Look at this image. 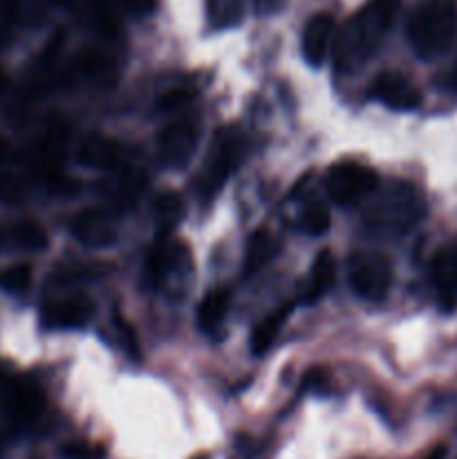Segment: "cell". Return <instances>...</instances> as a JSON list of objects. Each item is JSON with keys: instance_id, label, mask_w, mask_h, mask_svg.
I'll return each mask as SVG.
<instances>
[{"instance_id": "8fae6325", "label": "cell", "mask_w": 457, "mask_h": 459, "mask_svg": "<svg viewBox=\"0 0 457 459\" xmlns=\"http://www.w3.org/2000/svg\"><path fill=\"white\" fill-rule=\"evenodd\" d=\"M334 39V18L330 13H314L303 30V56L309 65H321L330 54Z\"/></svg>"}, {"instance_id": "7c38bea8", "label": "cell", "mask_w": 457, "mask_h": 459, "mask_svg": "<svg viewBox=\"0 0 457 459\" xmlns=\"http://www.w3.org/2000/svg\"><path fill=\"white\" fill-rule=\"evenodd\" d=\"M76 157L83 166L94 170H115L121 166V148L101 133H88L76 148Z\"/></svg>"}, {"instance_id": "83f0119b", "label": "cell", "mask_w": 457, "mask_h": 459, "mask_svg": "<svg viewBox=\"0 0 457 459\" xmlns=\"http://www.w3.org/2000/svg\"><path fill=\"white\" fill-rule=\"evenodd\" d=\"M453 85L457 88V63H455V70H453Z\"/></svg>"}, {"instance_id": "cb8c5ba5", "label": "cell", "mask_w": 457, "mask_h": 459, "mask_svg": "<svg viewBox=\"0 0 457 459\" xmlns=\"http://www.w3.org/2000/svg\"><path fill=\"white\" fill-rule=\"evenodd\" d=\"M188 101H191V92L188 90H168V92L157 99V108L161 112H175L186 106Z\"/></svg>"}, {"instance_id": "9c48e42d", "label": "cell", "mask_w": 457, "mask_h": 459, "mask_svg": "<svg viewBox=\"0 0 457 459\" xmlns=\"http://www.w3.org/2000/svg\"><path fill=\"white\" fill-rule=\"evenodd\" d=\"M372 94L392 110H415L421 103V92L397 72H381L372 83Z\"/></svg>"}, {"instance_id": "8992f818", "label": "cell", "mask_w": 457, "mask_h": 459, "mask_svg": "<svg viewBox=\"0 0 457 459\" xmlns=\"http://www.w3.org/2000/svg\"><path fill=\"white\" fill-rule=\"evenodd\" d=\"M200 142V119L195 115H184L170 121L160 134L157 152L166 169H184L191 161Z\"/></svg>"}, {"instance_id": "30bf717a", "label": "cell", "mask_w": 457, "mask_h": 459, "mask_svg": "<svg viewBox=\"0 0 457 459\" xmlns=\"http://www.w3.org/2000/svg\"><path fill=\"white\" fill-rule=\"evenodd\" d=\"M72 233L79 242H83L85 247H92V249H99V247H108L116 240V229L115 222L108 213L99 209L83 211L74 218L72 222Z\"/></svg>"}, {"instance_id": "44dd1931", "label": "cell", "mask_w": 457, "mask_h": 459, "mask_svg": "<svg viewBox=\"0 0 457 459\" xmlns=\"http://www.w3.org/2000/svg\"><path fill=\"white\" fill-rule=\"evenodd\" d=\"M12 238L21 249L27 251H40L47 245V233L43 231V227H40L39 222H31V220L18 222L16 227H13Z\"/></svg>"}, {"instance_id": "7402d4cb", "label": "cell", "mask_w": 457, "mask_h": 459, "mask_svg": "<svg viewBox=\"0 0 457 459\" xmlns=\"http://www.w3.org/2000/svg\"><path fill=\"white\" fill-rule=\"evenodd\" d=\"M330 211L321 202H309L303 211V227L309 236H325L330 231Z\"/></svg>"}, {"instance_id": "d4e9b609", "label": "cell", "mask_w": 457, "mask_h": 459, "mask_svg": "<svg viewBox=\"0 0 457 459\" xmlns=\"http://www.w3.org/2000/svg\"><path fill=\"white\" fill-rule=\"evenodd\" d=\"M115 323H116V330H119V334H124V345L130 350V354H133V357H137L139 343H137V336H134L133 327H130L128 323L124 321V316H119V314H115Z\"/></svg>"}, {"instance_id": "3957f363", "label": "cell", "mask_w": 457, "mask_h": 459, "mask_svg": "<svg viewBox=\"0 0 457 459\" xmlns=\"http://www.w3.org/2000/svg\"><path fill=\"white\" fill-rule=\"evenodd\" d=\"M426 204L410 184L397 182L381 193L366 222L375 233H403L424 218Z\"/></svg>"}, {"instance_id": "ba28073f", "label": "cell", "mask_w": 457, "mask_h": 459, "mask_svg": "<svg viewBox=\"0 0 457 459\" xmlns=\"http://www.w3.org/2000/svg\"><path fill=\"white\" fill-rule=\"evenodd\" d=\"M148 264H151V273L157 285L170 287V290L184 285L193 272L191 251L186 249L184 242L170 240L168 236L160 238Z\"/></svg>"}, {"instance_id": "52a82bcc", "label": "cell", "mask_w": 457, "mask_h": 459, "mask_svg": "<svg viewBox=\"0 0 457 459\" xmlns=\"http://www.w3.org/2000/svg\"><path fill=\"white\" fill-rule=\"evenodd\" d=\"M349 285L361 299L381 300L388 296L392 285V267L385 255L366 251L357 254L349 263Z\"/></svg>"}, {"instance_id": "d6986e66", "label": "cell", "mask_w": 457, "mask_h": 459, "mask_svg": "<svg viewBox=\"0 0 457 459\" xmlns=\"http://www.w3.org/2000/svg\"><path fill=\"white\" fill-rule=\"evenodd\" d=\"M273 254H276V242H273L272 233L264 231V229L255 231L254 236L249 238V242H246L245 272L255 273L272 260Z\"/></svg>"}, {"instance_id": "484cf974", "label": "cell", "mask_w": 457, "mask_h": 459, "mask_svg": "<svg viewBox=\"0 0 457 459\" xmlns=\"http://www.w3.org/2000/svg\"><path fill=\"white\" fill-rule=\"evenodd\" d=\"M125 4H128L134 13H146L155 7V0H125Z\"/></svg>"}, {"instance_id": "ffe728a7", "label": "cell", "mask_w": 457, "mask_h": 459, "mask_svg": "<svg viewBox=\"0 0 457 459\" xmlns=\"http://www.w3.org/2000/svg\"><path fill=\"white\" fill-rule=\"evenodd\" d=\"M206 12L215 30L236 27L245 16V0H206Z\"/></svg>"}, {"instance_id": "e0dca14e", "label": "cell", "mask_w": 457, "mask_h": 459, "mask_svg": "<svg viewBox=\"0 0 457 459\" xmlns=\"http://www.w3.org/2000/svg\"><path fill=\"white\" fill-rule=\"evenodd\" d=\"M184 213H186V206L184 200L173 191H164L155 202H152V215H155V222L160 227L161 236L170 231V229L177 227L182 222Z\"/></svg>"}, {"instance_id": "2e32d148", "label": "cell", "mask_w": 457, "mask_h": 459, "mask_svg": "<svg viewBox=\"0 0 457 459\" xmlns=\"http://www.w3.org/2000/svg\"><path fill=\"white\" fill-rule=\"evenodd\" d=\"M228 307H231V294L227 290H213L204 296L197 309V323L204 332L218 330L220 323L227 316Z\"/></svg>"}, {"instance_id": "4fadbf2b", "label": "cell", "mask_w": 457, "mask_h": 459, "mask_svg": "<svg viewBox=\"0 0 457 459\" xmlns=\"http://www.w3.org/2000/svg\"><path fill=\"white\" fill-rule=\"evenodd\" d=\"M92 314L94 303L88 296H70V299L49 305L43 312V321L52 330H72V327L85 325Z\"/></svg>"}, {"instance_id": "5bb4252c", "label": "cell", "mask_w": 457, "mask_h": 459, "mask_svg": "<svg viewBox=\"0 0 457 459\" xmlns=\"http://www.w3.org/2000/svg\"><path fill=\"white\" fill-rule=\"evenodd\" d=\"M433 281L444 309L457 307V240L439 249L433 260Z\"/></svg>"}, {"instance_id": "277c9868", "label": "cell", "mask_w": 457, "mask_h": 459, "mask_svg": "<svg viewBox=\"0 0 457 459\" xmlns=\"http://www.w3.org/2000/svg\"><path fill=\"white\" fill-rule=\"evenodd\" d=\"M246 157V139L237 128H222L215 134L211 160L202 178V193L211 195L218 191L228 178L237 170L242 160Z\"/></svg>"}, {"instance_id": "6da1fadb", "label": "cell", "mask_w": 457, "mask_h": 459, "mask_svg": "<svg viewBox=\"0 0 457 459\" xmlns=\"http://www.w3.org/2000/svg\"><path fill=\"white\" fill-rule=\"evenodd\" d=\"M401 0H370L354 13L336 36L334 63L339 70H352L376 52L397 18Z\"/></svg>"}, {"instance_id": "603a6c76", "label": "cell", "mask_w": 457, "mask_h": 459, "mask_svg": "<svg viewBox=\"0 0 457 459\" xmlns=\"http://www.w3.org/2000/svg\"><path fill=\"white\" fill-rule=\"evenodd\" d=\"M31 269L27 264H13V267L4 269L3 276H0V285H3L4 291L9 294H25L31 287Z\"/></svg>"}, {"instance_id": "ac0fdd59", "label": "cell", "mask_w": 457, "mask_h": 459, "mask_svg": "<svg viewBox=\"0 0 457 459\" xmlns=\"http://www.w3.org/2000/svg\"><path fill=\"white\" fill-rule=\"evenodd\" d=\"M289 312H291V305H285V307L273 309L269 316L263 318V323L255 327L254 336H251V350H254L255 354H264L269 348H272V343L276 341L280 327L285 325Z\"/></svg>"}, {"instance_id": "5b68a950", "label": "cell", "mask_w": 457, "mask_h": 459, "mask_svg": "<svg viewBox=\"0 0 457 459\" xmlns=\"http://www.w3.org/2000/svg\"><path fill=\"white\" fill-rule=\"evenodd\" d=\"M376 184H379V178H376L375 170L370 166L361 164V161L352 160L334 164L327 170L325 178L327 195L339 206L354 204L361 197H366L367 193L375 191Z\"/></svg>"}, {"instance_id": "7a4b0ae2", "label": "cell", "mask_w": 457, "mask_h": 459, "mask_svg": "<svg viewBox=\"0 0 457 459\" xmlns=\"http://www.w3.org/2000/svg\"><path fill=\"white\" fill-rule=\"evenodd\" d=\"M457 34L455 0H421L408 21V40L424 61L442 56Z\"/></svg>"}, {"instance_id": "9a60e30c", "label": "cell", "mask_w": 457, "mask_h": 459, "mask_svg": "<svg viewBox=\"0 0 457 459\" xmlns=\"http://www.w3.org/2000/svg\"><path fill=\"white\" fill-rule=\"evenodd\" d=\"M334 282H336V260L334 255H332V251L325 249L314 258L312 272H309L307 291H305L307 303H316V300H321L323 296L330 294Z\"/></svg>"}, {"instance_id": "4316f807", "label": "cell", "mask_w": 457, "mask_h": 459, "mask_svg": "<svg viewBox=\"0 0 457 459\" xmlns=\"http://www.w3.org/2000/svg\"><path fill=\"white\" fill-rule=\"evenodd\" d=\"M444 453H446L444 448H437V451H433V455H430L428 459H444Z\"/></svg>"}]
</instances>
